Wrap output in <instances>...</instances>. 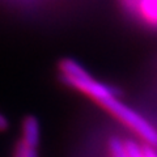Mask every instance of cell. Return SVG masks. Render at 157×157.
Masks as SVG:
<instances>
[{
  "label": "cell",
  "instance_id": "5b68a950",
  "mask_svg": "<svg viewBox=\"0 0 157 157\" xmlns=\"http://www.w3.org/2000/svg\"><path fill=\"white\" fill-rule=\"evenodd\" d=\"M124 143L130 157H157V148L148 144H140L132 139H126Z\"/></svg>",
  "mask_w": 157,
  "mask_h": 157
},
{
  "label": "cell",
  "instance_id": "8992f818",
  "mask_svg": "<svg viewBox=\"0 0 157 157\" xmlns=\"http://www.w3.org/2000/svg\"><path fill=\"white\" fill-rule=\"evenodd\" d=\"M107 149H109L110 157H130V153L127 151V147L123 139L119 137H110L107 143Z\"/></svg>",
  "mask_w": 157,
  "mask_h": 157
},
{
  "label": "cell",
  "instance_id": "52a82bcc",
  "mask_svg": "<svg viewBox=\"0 0 157 157\" xmlns=\"http://www.w3.org/2000/svg\"><path fill=\"white\" fill-rule=\"evenodd\" d=\"M13 157H38V153L37 149L30 148L20 140L13 149Z\"/></svg>",
  "mask_w": 157,
  "mask_h": 157
},
{
  "label": "cell",
  "instance_id": "277c9868",
  "mask_svg": "<svg viewBox=\"0 0 157 157\" xmlns=\"http://www.w3.org/2000/svg\"><path fill=\"white\" fill-rule=\"evenodd\" d=\"M39 136H41V128L39 122L36 117L29 115L22 121L21 126V141L30 148L37 149L39 144Z\"/></svg>",
  "mask_w": 157,
  "mask_h": 157
},
{
  "label": "cell",
  "instance_id": "7a4b0ae2",
  "mask_svg": "<svg viewBox=\"0 0 157 157\" xmlns=\"http://www.w3.org/2000/svg\"><path fill=\"white\" fill-rule=\"evenodd\" d=\"M100 105L102 109H105L109 114H111L117 121H119L122 124L131 130L134 134L143 140L144 144H148L153 148H157V130L156 127L147 121L145 118L139 114L136 110L131 109L124 102H122L118 96L105 98L101 101Z\"/></svg>",
  "mask_w": 157,
  "mask_h": 157
},
{
  "label": "cell",
  "instance_id": "ba28073f",
  "mask_svg": "<svg viewBox=\"0 0 157 157\" xmlns=\"http://www.w3.org/2000/svg\"><path fill=\"white\" fill-rule=\"evenodd\" d=\"M8 127H9V122H8V119H7V117L0 113V132L6 131Z\"/></svg>",
  "mask_w": 157,
  "mask_h": 157
},
{
  "label": "cell",
  "instance_id": "6da1fadb",
  "mask_svg": "<svg viewBox=\"0 0 157 157\" xmlns=\"http://www.w3.org/2000/svg\"><path fill=\"white\" fill-rule=\"evenodd\" d=\"M59 73L62 81L67 86L90 98L93 102L100 104L105 98L118 96L115 88L94 78L77 60L72 58H64L59 62Z\"/></svg>",
  "mask_w": 157,
  "mask_h": 157
},
{
  "label": "cell",
  "instance_id": "3957f363",
  "mask_svg": "<svg viewBox=\"0 0 157 157\" xmlns=\"http://www.w3.org/2000/svg\"><path fill=\"white\" fill-rule=\"evenodd\" d=\"M122 8L152 29H157V0H119Z\"/></svg>",
  "mask_w": 157,
  "mask_h": 157
}]
</instances>
